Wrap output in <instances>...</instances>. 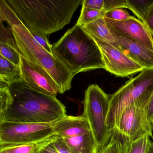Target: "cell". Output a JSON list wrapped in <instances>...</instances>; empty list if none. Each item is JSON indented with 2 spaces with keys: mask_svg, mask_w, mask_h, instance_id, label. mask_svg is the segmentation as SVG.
I'll use <instances>...</instances> for the list:
<instances>
[{
  "mask_svg": "<svg viewBox=\"0 0 153 153\" xmlns=\"http://www.w3.org/2000/svg\"><path fill=\"white\" fill-rule=\"evenodd\" d=\"M146 116L149 121L152 124L153 122V92L145 107Z\"/></svg>",
  "mask_w": 153,
  "mask_h": 153,
  "instance_id": "30",
  "label": "cell"
},
{
  "mask_svg": "<svg viewBox=\"0 0 153 153\" xmlns=\"http://www.w3.org/2000/svg\"><path fill=\"white\" fill-rule=\"evenodd\" d=\"M28 30V29H27ZM36 41L44 49L52 54V45L50 44L47 36L39 34L34 31H29Z\"/></svg>",
  "mask_w": 153,
  "mask_h": 153,
  "instance_id": "27",
  "label": "cell"
},
{
  "mask_svg": "<svg viewBox=\"0 0 153 153\" xmlns=\"http://www.w3.org/2000/svg\"><path fill=\"white\" fill-rule=\"evenodd\" d=\"M131 15L127 11L122 9H116L105 13L104 18L116 21H124L130 19Z\"/></svg>",
  "mask_w": 153,
  "mask_h": 153,
  "instance_id": "26",
  "label": "cell"
},
{
  "mask_svg": "<svg viewBox=\"0 0 153 153\" xmlns=\"http://www.w3.org/2000/svg\"><path fill=\"white\" fill-rule=\"evenodd\" d=\"M5 21L11 27L14 41L21 55L45 69L58 85L59 93L63 94L71 90L73 74L62 61L36 41L12 9L7 12Z\"/></svg>",
  "mask_w": 153,
  "mask_h": 153,
  "instance_id": "4",
  "label": "cell"
},
{
  "mask_svg": "<svg viewBox=\"0 0 153 153\" xmlns=\"http://www.w3.org/2000/svg\"><path fill=\"white\" fill-rule=\"evenodd\" d=\"M39 143L0 146V153H35Z\"/></svg>",
  "mask_w": 153,
  "mask_h": 153,
  "instance_id": "21",
  "label": "cell"
},
{
  "mask_svg": "<svg viewBox=\"0 0 153 153\" xmlns=\"http://www.w3.org/2000/svg\"><path fill=\"white\" fill-rule=\"evenodd\" d=\"M20 81L40 93L56 96L59 93L56 83L42 67L21 55Z\"/></svg>",
  "mask_w": 153,
  "mask_h": 153,
  "instance_id": "10",
  "label": "cell"
},
{
  "mask_svg": "<svg viewBox=\"0 0 153 153\" xmlns=\"http://www.w3.org/2000/svg\"><path fill=\"white\" fill-rule=\"evenodd\" d=\"M0 54L16 65L20 66L21 55L17 49L0 41Z\"/></svg>",
  "mask_w": 153,
  "mask_h": 153,
  "instance_id": "22",
  "label": "cell"
},
{
  "mask_svg": "<svg viewBox=\"0 0 153 153\" xmlns=\"http://www.w3.org/2000/svg\"><path fill=\"white\" fill-rule=\"evenodd\" d=\"M152 125H153V122L152 123Z\"/></svg>",
  "mask_w": 153,
  "mask_h": 153,
  "instance_id": "35",
  "label": "cell"
},
{
  "mask_svg": "<svg viewBox=\"0 0 153 153\" xmlns=\"http://www.w3.org/2000/svg\"><path fill=\"white\" fill-rule=\"evenodd\" d=\"M62 139L72 153H98L97 144L91 132Z\"/></svg>",
  "mask_w": 153,
  "mask_h": 153,
  "instance_id": "14",
  "label": "cell"
},
{
  "mask_svg": "<svg viewBox=\"0 0 153 153\" xmlns=\"http://www.w3.org/2000/svg\"><path fill=\"white\" fill-rule=\"evenodd\" d=\"M153 0H127V9L131 10L143 22H144Z\"/></svg>",
  "mask_w": 153,
  "mask_h": 153,
  "instance_id": "18",
  "label": "cell"
},
{
  "mask_svg": "<svg viewBox=\"0 0 153 153\" xmlns=\"http://www.w3.org/2000/svg\"><path fill=\"white\" fill-rule=\"evenodd\" d=\"M54 145L59 153H72L62 137L57 136L54 141Z\"/></svg>",
  "mask_w": 153,
  "mask_h": 153,
  "instance_id": "28",
  "label": "cell"
},
{
  "mask_svg": "<svg viewBox=\"0 0 153 153\" xmlns=\"http://www.w3.org/2000/svg\"><path fill=\"white\" fill-rule=\"evenodd\" d=\"M143 23L153 36V3L150 6L147 16Z\"/></svg>",
  "mask_w": 153,
  "mask_h": 153,
  "instance_id": "29",
  "label": "cell"
},
{
  "mask_svg": "<svg viewBox=\"0 0 153 153\" xmlns=\"http://www.w3.org/2000/svg\"><path fill=\"white\" fill-rule=\"evenodd\" d=\"M110 95L97 84H91L85 92L83 116L87 119L95 139L98 153L109 142L111 131L107 123Z\"/></svg>",
  "mask_w": 153,
  "mask_h": 153,
  "instance_id": "6",
  "label": "cell"
},
{
  "mask_svg": "<svg viewBox=\"0 0 153 153\" xmlns=\"http://www.w3.org/2000/svg\"><path fill=\"white\" fill-rule=\"evenodd\" d=\"M146 153H153V142L150 141Z\"/></svg>",
  "mask_w": 153,
  "mask_h": 153,
  "instance_id": "32",
  "label": "cell"
},
{
  "mask_svg": "<svg viewBox=\"0 0 153 153\" xmlns=\"http://www.w3.org/2000/svg\"><path fill=\"white\" fill-rule=\"evenodd\" d=\"M52 54L74 75L98 69H105L100 50L90 34L79 25L68 30L52 45Z\"/></svg>",
  "mask_w": 153,
  "mask_h": 153,
  "instance_id": "3",
  "label": "cell"
},
{
  "mask_svg": "<svg viewBox=\"0 0 153 153\" xmlns=\"http://www.w3.org/2000/svg\"><path fill=\"white\" fill-rule=\"evenodd\" d=\"M127 8V0H102V10L105 13L116 9Z\"/></svg>",
  "mask_w": 153,
  "mask_h": 153,
  "instance_id": "25",
  "label": "cell"
},
{
  "mask_svg": "<svg viewBox=\"0 0 153 153\" xmlns=\"http://www.w3.org/2000/svg\"><path fill=\"white\" fill-rule=\"evenodd\" d=\"M12 101L9 86H0V120Z\"/></svg>",
  "mask_w": 153,
  "mask_h": 153,
  "instance_id": "23",
  "label": "cell"
},
{
  "mask_svg": "<svg viewBox=\"0 0 153 153\" xmlns=\"http://www.w3.org/2000/svg\"><path fill=\"white\" fill-rule=\"evenodd\" d=\"M124 137L125 153H146L151 140L150 137L145 135L138 139L130 142Z\"/></svg>",
  "mask_w": 153,
  "mask_h": 153,
  "instance_id": "17",
  "label": "cell"
},
{
  "mask_svg": "<svg viewBox=\"0 0 153 153\" xmlns=\"http://www.w3.org/2000/svg\"><path fill=\"white\" fill-rule=\"evenodd\" d=\"M5 1H0V23L3 21L5 20V15H4V4Z\"/></svg>",
  "mask_w": 153,
  "mask_h": 153,
  "instance_id": "31",
  "label": "cell"
},
{
  "mask_svg": "<svg viewBox=\"0 0 153 153\" xmlns=\"http://www.w3.org/2000/svg\"><path fill=\"white\" fill-rule=\"evenodd\" d=\"M0 86H8L6 84L2 81H0Z\"/></svg>",
  "mask_w": 153,
  "mask_h": 153,
  "instance_id": "33",
  "label": "cell"
},
{
  "mask_svg": "<svg viewBox=\"0 0 153 153\" xmlns=\"http://www.w3.org/2000/svg\"><path fill=\"white\" fill-rule=\"evenodd\" d=\"M57 135L54 136L40 142L35 153H59L55 146L53 141Z\"/></svg>",
  "mask_w": 153,
  "mask_h": 153,
  "instance_id": "24",
  "label": "cell"
},
{
  "mask_svg": "<svg viewBox=\"0 0 153 153\" xmlns=\"http://www.w3.org/2000/svg\"><path fill=\"white\" fill-rule=\"evenodd\" d=\"M89 34L100 50L106 71L118 77H126L141 72L144 70L141 66L121 50Z\"/></svg>",
  "mask_w": 153,
  "mask_h": 153,
  "instance_id": "9",
  "label": "cell"
},
{
  "mask_svg": "<svg viewBox=\"0 0 153 153\" xmlns=\"http://www.w3.org/2000/svg\"><path fill=\"white\" fill-rule=\"evenodd\" d=\"M51 124L56 134L62 138L82 135L91 132L89 123L82 115L78 116L66 115Z\"/></svg>",
  "mask_w": 153,
  "mask_h": 153,
  "instance_id": "12",
  "label": "cell"
},
{
  "mask_svg": "<svg viewBox=\"0 0 153 153\" xmlns=\"http://www.w3.org/2000/svg\"><path fill=\"white\" fill-rule=\"evenodd\" d=\"M104 19L113 34L142 44L153 51V35L140 20L133 16L124 21Z\"/></svg>",
  "mask_w": 153,
  "mask_h": 153,
  "instance_id": "11",
  "label": "cell"
},
{
  "mask_svg": "<svg viewBox=\"0 0 153 153\" xmlns=\"http://www.w3.org/2000/svg\"><path fill=\"white\" fill-rule=\"evenodd\" d=\"M121 50L144 70L153 69V51L142 44L113 34Z\"/></svg>",
  "mask_w": 153,
  "mask_h": 153,
  "instance_id": "13",
  "label": "cell"
},
{
  "mask_svg": "<svg viewBox=\"0 0 153 153\" xmlns=\"http://www.w3.org/2000/svg\"><path fill=\"white\" fill-rule=\"evenodd\" d=\"M0 81H2L1 80V79H0Z\"/></svg>",
  "mask_w": 153,
  "mask_h": 153,
  "instance_id": "34",
  "label": "cell"
},
{
  "mask_svg": "<svg viewBox=\"0 0 153 153\" xmlns=\"http://www.w3.org/2000/svg\"><path fill=\"white\" fill-rule=\"evenodd\" d=\"M82 28L88 33L121 50L120 46L108 27L104 17L86 24Z\"/></svg>",
  "mask_w": 153,
  "mask_h": 153,
  "instance_id": "15",
  "label": "cell"
},
{
  "mask_svg": "<svg viewBox=\"0 0 153 153\" xmlns=\"http://www.w3.org/2000/svg\"><path fill=\"white\" fill-rule=\"evenodd\" d=\"M20 67L0 54V79L8 86L19 81Z\"/></svg>",
  "mask_w": 153,
  "mask_h": 153,
  "instance_id": "16",
  "label": "cell"
},
{
  "mask_svg": "<svg viewBox=\"0 0 153 153\" xmlns=\"http://www.w3.org/2000/svg\"><path fill=\"white\" fill-rule=\"evenodd\" d=\"M9 88L12 101L4 114L3 121L52 124L66 116L65 107L56 96L36 91L20 80Z\"/></svg>",
  "mask_w": 153,
  "mask_h": 153,
  "instance_id": "2",
  "label": "cell"
},
{
  "mask_svg": "<svg viewBox=\"0 0 153 153\" xmlns=\"http://www.w3.org/2000/svg\"><path fill=\"white\" fill-rule=\"evenodd\" d=\"M99 153H125L123 136L116 129H112L109 142Z\"/></svg>",
  "mask_w": 153,
  "mask_h": 153,
  "instance_id": "19",
  "label": "cell"
},
{
  "mask_svg": "<svg viewBox=\"0 0 153 153\" xmlns=\"http://www.w3.org/2000/svg\"><path fill=\"white\" fill-rule=\"evenodd\" d=\"M113 129L132 142L145 135L153 137L152 124L149 121L145 108L131 106L121 112Z\"/></svg>",
  "mask_w": 153,
  "mask_h": 153,
  "instance_id": "8",
  "label": "cell"
},
{
  "mask_svg": "<svg viewBox=\"0 0 153 153\" xmlns=\"http://www.w3.org/2000/svg\"><path fill=\"white\" fill-rule=\"evenodd\" d=\"M105 13L103 10H94L82 6L81 14L76 24L82 27H84L86 24L103 18Z\"/></svg>",
  "mask_w": 153,
  "mask_h": 153,
  "instance_id": "20",
  "label": "cell"
},
{
  "mask_svg": "<svg viewBox=\"0 0 153 153\" xmlns=\"http://www.w3.org/2000/svg\"><path fill=\"white\" fill-rule=\"evenodd\" d=\"M29 31L47 37L69 24L82 0H7Z\"/></svg>",
  "mask_w": 153,
  "mask_h": 153,
  "instance_id": "1",
  "label": "cell"
},
{
  "mask_svg": "<svg viewBox=\"0 0 153 153\" xmlns=\"http://www.w3.org/2000/svg\"><path fill=\"white\" fill-rule=\"evenodd\" d=\"M56 135L51 124L0 120V146L38 143Z\"/></svg>",
  "mask_w": 153,
  "mask_h": 153,
  "instance_id": "7",
  "label": "cell"
},
{
  "mask_svg": "<svg viewBox=\"0 0 153 153\" xmlns=\"http://www.w3.org/2000/svg\"><path fill=\"white\" fill-rule=\"evenodd\" d=\"M153 92V69H145L127 82L112 95L106 123L111 131L121 112L131 106L145 108Z\"/></svg>",
  "mask_w": 153,
  "mask_h": 153,
  "instance_id": "5",
  "label": "cell"
}]
</instances>
